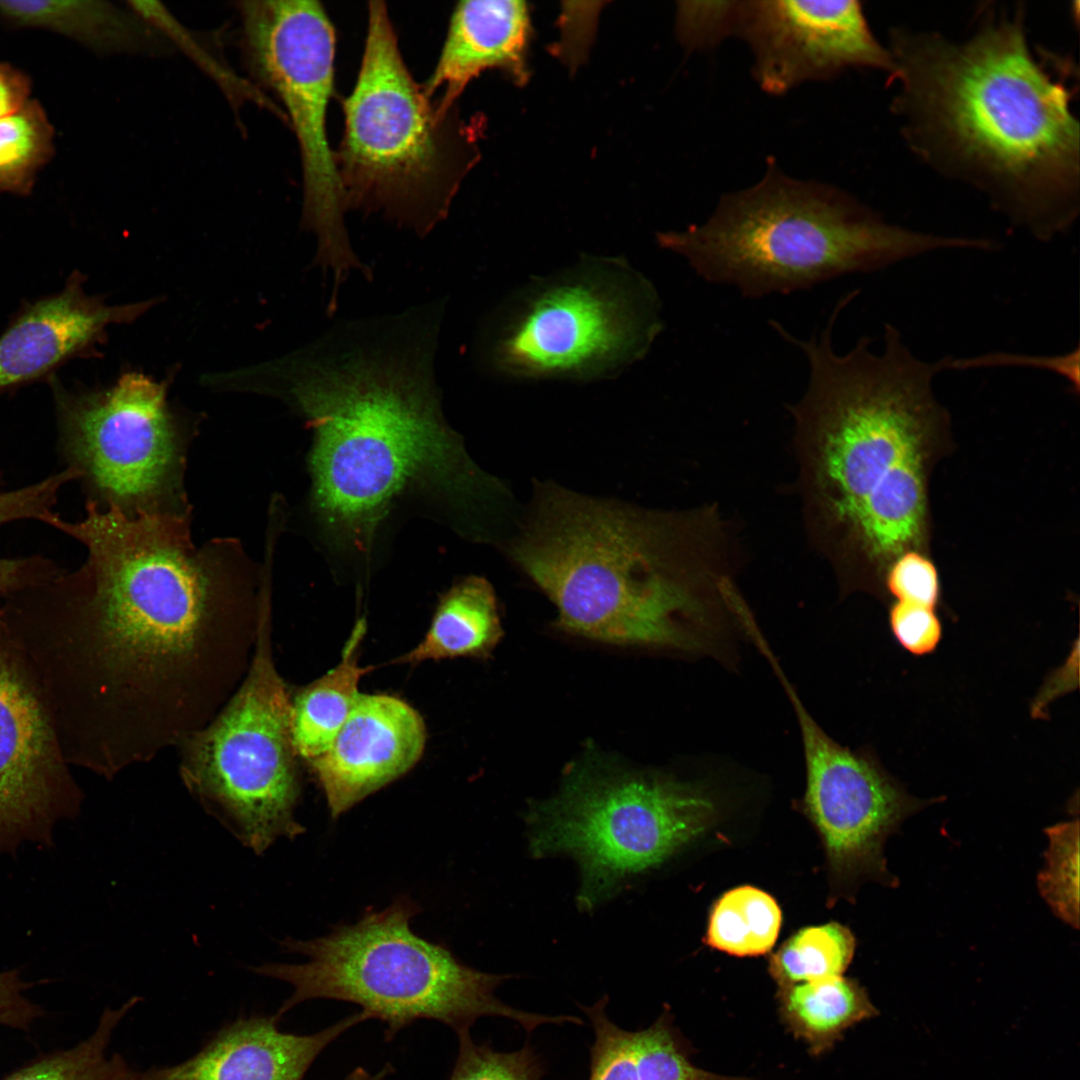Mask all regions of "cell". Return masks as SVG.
<instances>
[{
	"label": "cell",
	"instance_id": "obj_21",
	"mask_svg": "<svg viewBox=\"0 0 1080 1080\" xmlns=\"http://www.w3.org/2000/svg\"><path fill=\"white\" fill-rule=\"evenodd\" d=\"M608 1001L603 996L592 1006H581L595 1034L589 1080H745L693 1065L667 1010L649 1027L627 1031L607 1016Z\"/></svg>",
	"mask_w": 1080,
	"mask_h": 1080
},
{
	"label": "cell",
	"instance_id": "obj_40",
	"mask_svg": "<svg viewBox=\"0 0 1080 1080\" xmlns=\"http://www.w3.org/2000/svg\"><path fill=\"white\" fill-rule=\"evenodd\" d=\"M392 1073V1067L390 1064L385 1065L380 1071L371 1073L362 1067H357L349 1074H347L342 1080H387V1077Z\"/></svg>",
	"mask_w": 1080,
	"mask_h": 1080
},
{
	"label": "cell",
	"instance_id": "obj_35",
	"mask_svg": "<svg viewBox=\"0 0 1080 1080\" xmlns=\"http://www.w3.org/2000/svg\"><path fill=\"white\" fill-rule=\"evenodd\" d=\"M889 624L898 643L915 656L935 650L942 637L935 608L897 601L889 610Z\"/></svg>",
	"mask_w": 1080,
	"mask_h": 1080
},
{
	"label": "cell",
	"instance_id": "obj_26",
	"mask_svg": "<svg viewBox=\"0 0 1080 1080\" xmlns=\"http://www.w3.org/2000/svg\"><path fill=\"white\" fill-rule=\"evenodd\" d=\"M781 922V910L771 895L752 886L737 887L713 906L706 942L736 956L761 955L774 946Z\"/></svg>",
	"mask_w": 1080,
	"mask_h": 1080
},
{
	"label": "cell",
	"instance_id": "obj_38",
	"mask_svg": "<svg viewBox=\"0 0 1080 1080\" xmlns=\"http://www.w3.org/2000/svg\"><path fill=\"white\" fill-rule=\"evenodd\" d=\"M43 567L36 556L0 558V596L9 597L38 584Z\"/></svg>",
	"mask_w": 1080,
	"mask_h": 1080
},
{
	"label": "cell",
	"instance_id": "obj_17",
	"mask_svg": "<svg viewBox=\"0 0 1080 1080\" xmlns=\"http://www.w3.org/2000/svg\"><path fill=\"white\" fill-rule=\"evenodd\" d=\"M421 715L393 696L359 695L329 748L309 761L332 818L407 773L421 758Z\"/></svg>",
	"mask_w": 1080,
	"mask_h": 1080
},
{
	"label": "cell",
	"instance_id": "obj_13",
	"mask_svg": "<svg viewBox=\"0 0 1080 1080\" xmlns=\"http://www.w3.org/2000/svg\"><path fill=\"white\" fill-rule=\"evenodd\" d=\"M50 385L61 450L88 501L129 516L191 512L184 489L187 437L167 384L138 372L102 389Z\"/></svg>",
	"mask_w": 1080,
	"mask_h": 1080
},
{
	"label": "cell",
	"instance_id": "obj_15",
	"mask_svg": "<svg viewBox=\"0 0 1080 1080\" xmlns=\"http://www.w3.org/2000/svg\"><path fill=\"white\" fill-rule=\"evenodd\" d=\"M794 708L806 765L805 806L832 864L844 871L887 875L883 843L921 806L864 755L835 742L807 712L781 668Z\"/></svg>",
	"mask_w": 1080,
	"mask_h": 1080
},
{
	"label": "cell",
	"instance_id": "obj_5",
	"mask_svg": "<svg viewBox=\"0 0 1080 1080\" xmlns=\"http://www.w3.org/2000/svg\"><path fill=\"white\" fill-rule=\"evenodd\" d=\"M687 520L542 484L508 552L555 605L561 629L615 645L702 649V574Z\"/></svg>",
	"mask_w": 1080,
	"mask_h": 1080
},
{
	"label": "cell",
	"instance_id": "obj_29",
	"mask_svg": "<svg viewBox=\"0 0 1080 1080\" xmlns=\"http://www.w3.org/2000/svg\"><path fill=\"white\" fill-rule=\"evenodd\" d=\"M140 998L117 1009L106 1008L96 1030L76 1046L60 1050L21 1067L1 1080H112L123 1066L119 1056H108L111 1036L122 1018Z\"/></svg>",
	"mask_w": 1080,
	"mask_h": 1080
},
{
	"label": "cell",
	"instance_id": "obj_4",
	"mask_svg": "<svg viewBox=\"0 0 1080 1080\" xmlns=\"http://www.w3.org/2000/svg\"><path fill=\"white\" fill-rule=\"evenodd\" d=\"M840 313L834 308L807 340L777 333L808 363L807 389L791 411L817 516L840 552L882 580L896 557L926 544L929 476L949 426L932 379L950 357L915 358L890 324L880 355L867 336L839 354L832 333Z\"/></svg>",
	"mask_w": 1080,
	"mask_h": 1080
},
{
	"label": "cell",
	"instance_id": "obj_14",
	"mask_svg": "<svg viewBox=\"0 0 1080 1080\" xmlns=\"http://www.w3.org/2000/svg\"><path fill=\"white\" fill-rule=\"evenodd\" d=\"M82 801L45 689L0 620V855L26 842L49 848Z\"/></svg>",
	"mask_w": 1080,
	"mask_h": 1080
},
{
	"label": "cell",
	"instance_id": "obj_19",
	"mask_svg": "<svg viewBox=\"0 0 1080 1080\" xmlns=\"http://www.w3.org/2000/svg\"><path fill=\"white\" fill-rule=\"evenodd\" d=\"M279 1020L275 1015L238 1019L186 1061L141 1076L144 1080H303L329 1044L369 1018L359 1011L307 1035L280 1031Z\"/></svg>",
	"mask_w": 1080,
	"mask_h": 1080
},
{
	"label": "cell",
	"instance_id": "obj_34",
	"mask_svg": "<svg viewBox=\"0 0 1080 1080\" xmlns=\"http://www.w3.org/2000/svg\"><path fill=\"white\" fill-rule=\"evenodd\" d=\"M75 480L70 469L11 491L0 492V526L12 521L33 519L49 524L57 515L53 508L61 488Z\"/></svg>",
	"mask_w": 1080,
	"mask_h": 1080
},
{
	"label": "cell",
	"instance_id": "obj_24",
	"mask_svg": "<svg viewBox=\"0 0 1080 1080\" xmlns=\"http://www.w3.org/2000/svg\"><path fill=\"white\" fill-rule=\"evenodd\" d=\"M365 632L366 622L359 619L343 648L340 662L291 699L292 746L296 756L308 762L329 748L360 695V679L373 669L358 663Z\"/></svg>",
	"mask_w": 1080,
	"mask_h": 1080
},
{
	"label": "cell",
	"instance_id": "obj_28",
	"mask_svg": "<svg viewBox=\"0 0 1080 1080\" xmlns=\"http://www.w3.org/2000/svg\"><path fill=\"white\" fill-rule=\"evenodd\" d=\"M855 951V939L843 925L830 922L806 927L771 957L769 972L779 988L842 976Z\"/></svg>",
	"mask_w": 1080,
	"mask_h": 1080
},
{
	"label": "cell",
	"instance_id": "obj_36",
	"mask_svg": "<svg viewBox=\"0 0 1080 1080\" xmlns=\"http://www.w3.org/2000/svg\"><path fill=\"white\" fill-rule=\"evenodd\" d=\"M1032 365L1048 368L1064 375V377L1072 383L1075 388V392L1079 390V349L1078 347L1072 353L1058 357H1026L1005 353L987 354L977 358L970 359H957L956 368L964 369L968 367H982L992 365Z\"/></svg>",
	"mask_w": 1080,
	"mask_h": 1080
},
{
	"label": "cell",
	"instance_id": "obj_33",
	"mask_svg": "<svg viewBox=\"0 0 1080 1080\" xmlns=\"http://www.w3.org/2000/svg\"><path fill=\"white\" fill-rule=\"evenodd\" d=\"M737 1L681 2L677 30L690 49L708 48L734 34Z\"/></svg>",
	"mask_w": 1080,
	"mask_h": 1080
},
{
	"label": "cell",
	"instance_id": "obj_3",
	"mask_svg": "<svg viewBox=\"0 0 1080 1080\" xmlns=\"http://www.w3.org/2000/svg\"><path fill=\"white\" fill-rule=\"evenodd\" d=\"M1024 18L983 13L960 41L896 28L889 80L912 151L1049 240L1079 214V123L1067 77L1033 54Z\"/></svg>",
	"mask_w": 1080,
	"mask_h": 1080
},
{
	"label": "cell",
	"instance_id": "obj_2",
	"mask_svg": "<svg viewBox=\"0 0 1080 1080\" xmlns=\"http://www.w3.org/2000/svg\"><path fill=\"white\" fill-rule=\"evenodd\" d=\"M439 308L351 323L245 373V385L306 420L311 512L328 545L352 560L369 562L404 497L432 500L480 539L510 499L442 414L433 369Z\"/></svg>",
	"mask_w": 1080,
	"mask_h": 1080
},
{
	"label": "cell",
	"instance_id": "obj_1",
	"mask_svg": "<svg viewBox=\"0 0 1080 1080\" xmlns=\"http://www.w3.org/2000/svg\"><path fill=\"white\" fill-rule=\"evenodd\" d=\"M191 513L86 504L55 529L77 570L10 597L0 619L45 689L69 765L112 779L182 745L243 681L266 592L240 541L197 546Z\"/></svg>",
	"mask_w": 1080,
	"mask_h": 1080
},
{
	"label": "cell",
	"instance_id": "obj_31",
	"mask_svg": "<svg viewBox=\"0 0 1080 1080\" xmlns=\"http://www.w3.org/2000/svg\"><path fill=\"white\" fill-rule=\"evenodd\" d=\"M457 1036L459 1051L449 1080H541L545 1074L542 1058L529 1043L501 1052L474 1042L470 1031Z\"/></svg>",
	"mask_w": 1080,
	"mask_h": 1080
},
{
	"label": "cell",
	"instance_id": "obj_41",
	"mask_svg": "<svg viewBox=\"0 0 1080 1080\" xmlns=\"http://www.w3.org/2000/svg\"><path fill=\"white\" fill-rule=\"evenodd\" d=\"M112 1080H144V1079L142 1078L141 1073L131 1071L126 1066V1064L124 1063L123 1066L114 1075Z\"/></svg>",
	"mask_w": 1080,
	"mask_h": 1080
},
{
	"label": "cell",
	"instance_id": "obj_37",
	"mask_svg": "<svg viewBox=\"0 0 1080 1080\" xmlns=\"http://www.w3.org/2000/svg\"><path fill=\"white\" fill-rule=\"evenodd\" d=\"M27 983L16 969L0 972V1025L22 1028L30 1016Z\"/></svg>",
	"mask_w": 1080,
	"mask_h": 1080
},
{
	"label": "cell",
	"instance_id": "obj_25",
	"mask_svg": "<svg viewBox=\"0 0 1080 1080\" xmlns=\"http://www.w3.org/2000/svg\"><path fill=\"white\" fill-rule=\"evenodd\" d=\"M778 1000L783 1023L813 1055L828 1051L848 1028L878 1013L865 989L843 976L781 987Z\"/></svg>",
	"mask_w": 1080,
	"mask_h": 1080
},
{
	"label": "cell",
	"instance_id": "obj_12",
	"mask_svg": "<svg viewBox=\"0 0 1080 1080\" xmlns=\"http://www.w3.org/2000/svg\"><path fill=\"white\" fill-rule=\"evenodd\" d=\"M242 46L251 74L274 96L293 128L303 171L302 224L318 242L315 263L334 283L364 270L345 225L347 211L327 134L334 87L336 38L320 2L256 0L239 3Z\"/></svg>",
	"mask_w": 1080,
	"mask_h": 1080
},
{
	"label": "cell",
	"instance_id": "obj_8",
	"mask_svg": "<svg viewBox=\"0 0 1080 1080\" xmlns=\"http://www.w3.org/2000/svg\"><path fill=\"white\" fill-rule=\"evenodd\" d=\"M416 913L414 903L401 899L327 936L286 938L281 946L304 955V963L253 968L293 988L275 1016L280 1019L307 1000L350 1002L385 1024L387 1040L419 1019L439 1021L457 1035L482 1017L513 1020L528 1033L543 1024L574 1021L572 1015L531 1013L502 1002L495 990L510 976L468 967L444 946L415 934L410 923Z\"/></svg>",
	"mask_w": 1080,
	"mask_h": 1080
},
{
	"label": "cell",
	"instance_id": "obj_27",
	"mask_svg": "<svg viewBox=\"0 0 1080 1080\" xmlns=\"http://www.w3.org/2000/svg\"><path fill=\"white\" fill-rule=\"evenodd\" d=\"M54 137V127L35 99L0 117V194L32 192L40 170L55 153Z\"/></svg>",
	"mask_w": 1080,
	"mask_h": 1080
},
{
	"label": "cell",
	"instance_id": "obj_11",
	"mask_svg": "<svg viewBox=\"0 0 1080 1080\" xmlns=\"http://www.w3.org/2000/svg\"><path fill=\"white\" fill-rule=\"evenodd\" d=\"M270 617L267 598L243 681L213 720L181 745L189 792L255 854L304 832L294 817L300 787L291 699L273 662Z\"/></svg>",
	"mask_w": 1080,
	"mask_h": 1080
},
{
	"label": "cell",
	"instance_id": "obj_9",
	"mask_svg": "<svg viewBox=\"0 0 1080 1080\" xmlns=\"http://www.w3.org/2000/svg\"><path fill=\"white\" fill-rule=\"evenodd\" d=\"M661 330L649 281L623 260L590 259L511 300L490 327L485 354L510 378L591 380L642 358Z\"/></svg>",
	"mask_w": 1080,
	"mask_h": 1080
},
{
	"label": "cell",
	"instance_id": "obj_18",
	"mask_svg": "<svg viewBox=\"0 0 1080 1080\" xmlns=\"http://www.w3.org/2000/svg\"><path fill=\"white\" fill-rule=\"evenodd\" d=\"M80 272L57 293L26 304L0 335V391L48 381L66 362L89 355L106 329L137 318L150 305L110 306L89 295Z\"/></svg>",
	"mask_w": 1080,
	"mask_h": 1080
},
{
	"label": "cell",
	"instance_id": "obj_32",
	"mask_svg": "<svg viewBox=\"0 0 1080 1080\" xmlns=\"http://www.w3.org/2000/svg\"><path fill=\"white\" fill-rule=\"evenodd\" d=\"M897 601L935 608L940 596L939 574L923 551L909 550L896 557L882 578Z\"/></svg>",
	"mask_w": 1080,
	"mask_h": 1080
},
{
	"label": "cell",
	"instance_id": "obj_23",
	"mask_svg": "<svg viewBox=\"0 0 1080 1080\" xmlns=\"http://www.w3.org/2000/svg\"><path fill=\"white\" fill-rule=\"evenodd\" d=\"M502 636L495 592L490 583L469 576L441 595L423 640L397 659L419 663L455 657L487 656Z\"/></svg>",
	"mask_w": 1080,
	"mask_h": 1080
},
{
	"label": "cell",
	"instance_id": "obj_39",
	"mask_svg": "<svg viewBox=\"0 0 1080 1080\" xmlns=\"http://www.w3.org/2000/svg\"><path fill=\"white\" fill-rule=\"evenodd\" d=\"M29 76L12 64L0 60V117L20 108L30 99Z\"/></svg>",
	"mask_w": 1080,
	"mask_h": 1080
},
{
	"label": "cell",
	"instance_id": "obj_6",
	"mask_svg": "<svg viewBox=\"0 0 1080 1080\" xmlns=\"http://www.w3.org/2000/svg\"><path fill=\"white\" fill-rule=\"evenodd\" d=\"M656 237L705 281L750 299L808 290L932 250L978 245L975 238L890 224L848 193L791 178L774 161L758 184L724 195L704 223Z\"/></svg>",
	"mask_w": 1080,
	"mask_h": 1080
},
{
	"label": "cell",
	"instance_id": "obj_10",
	"mask_svg": "<svg viewBox=\"0 0 1080 1080\" xmlns=\"http://www.w3.org/2000/svg\"><path fill=\"white\" fill-rule=\"evenodd\" d=\"M714 808L692 784L590 761L532 810L530 847L536 856L575 859L579 904L590 909L703 833Z\"/></svg>",
	"mask_w": 1080,
	"mask_h": 1080
},
{
	"label": "cell",
	"instance_id": "obj_20",
	"mask_svg": "<svg viewBox=\"0 0 1080 1080\" xmlns=\"http://www.w3.org/2000/svg\"><path fill=\"white\" fill-rule=\"evenodd\" d=\"M531 34L524 1L459 2L435 69L423 85L425 93L433 100L441 91L434 102L440 113L448 114L468 83L487 69H498L515 84H525Z\"/></svg>",
	"mask_w": 1080,
	"mask_h": 1080
},
{
	"label": "cell",
	"instance_id": "obj_22",
	"mask_svg": "<svg viewBox=\"0 0 1080 1080\" xmlns=\"http://www.w3.org/2000/svg\"><path fill=\"white\" fill-rule=\"evenodd\" d=\"M0 21L12 28L41 29L99 54L161 49L160 37L131 7L91 0H0Z\"/></svg>",
	"mask_w": 1080,
	"mask_h": 1080
},
{
	"label": "cell",
	"instance_id": "obj_7",
	"mask_svg": "<svg viewBox=\"0 0 1080 1080\" xmlns=\"http://www.w3.org/2000/svg\"><path fill=\"white\" fill-rule=\"evenodd\" d=\"M336 168L346 209L425 235L444 219L479 159L480 120L439 112L410 74L386 5L368 4L364 53L343 103Z\"/></svg>",
	"mask_w": 1080,
	"mask_h": 1080
},
{
	"label": "cell",
	"instance_id": "obj_30",
	"mask_svg": "<svg viewBox=\"0 0 1080 1080\" xmlns=\"http://www.w3.org/2000/svg\"><path fill=\"white\" fill-rule=\"evenodd\" d=\"M1049 840L1045 867L1038 875V888L1052 911L1062 921L1079 927V822H1062L1046 829Z\"/></svg>",
	"mask_w": 1080,
	"mask_h": 1080
},
{
	"label": "cell",
	"instance_id": "obj_16",
	"mask_svg": "<svg viewBox=\"0 0 1080 1080\" xmlns=\"http://www.w3.org/2000/svg\"><path fill=\"white\" fill-rule=\"evenodd\" d=\"M734 34L754 56L753 74L770 94L849 68L895 71L858 1H737Z\"/></svg>",
	"mask_w": 1080,
	"mask_h": 1080
}]
</instances>
